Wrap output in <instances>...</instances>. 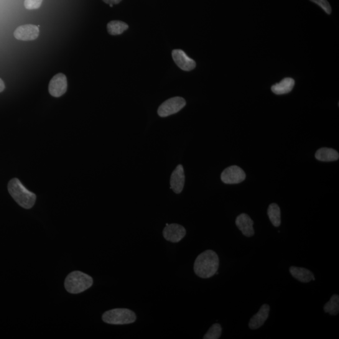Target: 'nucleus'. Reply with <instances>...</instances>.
Listing matches in <instances>:
<instances>
[{
	"label": "nucleus",
	"mask_w": 339,
	"mask_h": 339,
	"mask_svg": "<svg viewBox=\"0 0 339 339\" xmlns=\"http://www.w3.org/2000/svg\"><path fill=\"white\" fill-rule=\"evenodd\" d=\"M267 215L273 225L279 227L281 224V211L277 204L270 205L267 210Z\"/></svg>",
	"instance_id": "nucleus-17"
},
{
	"label": "nucleus",
	"mask_w": 339,
	"mask_h": 339,
	"mask_svg": "<svg viewBox=\"0 0 339 339\" xmlns=\"http://www.w3.org/2000/svg\"><path fill=\"white\" fill-rule=\"evenodd\" d=\"M93 284V280L89 275L81 272H73L65 280L66 290L71 294H80L86 291Z\"/></svg>",
	"instance_id": "nucleus-3"
},
{
	"label": "nucleus",
	"mask_w": 339,
	"mask_h": 339,
	"mask_svg": "<svg viewBox=\"0 0 339 339\" xmlns=\"http://www.w3.org/2000/svg\"><path fill=\"white\" fill-rule=\"evenodd\" d=\"M310 1L314 3V4H317L320 8L323 10L326 14L330 15L332 13V9L327 0H310Z\"/></svg>",
	"instance_id": "nucleus-21"
},
{
	"label": "nucleus",
	"mask_w": 339,
	"mask_h": 339,
	"mask_svg": "<svg viewBox=\"0 0 339 339\" xmlns=\"http://www.w3.org/2000/svg\"><path fill=\"white\" fill-rule=\"evenodd\" d=\"M14 35L15 39L22 41L34 40L39 37V28L32 24L22 25L15 30Z\"/></svg>",
	"instance_id": "nucleus-8"
},
{
	"label": "nucleus",
	"mask_w": 339,
	"mask_h": 339,
	"mask_svg": "<svg viewBox=\"0 0 339 339\" xmlns=\"http://www.w3.org/2000/svg\"><path fill=\"white\" fill-rule=\"evenodd\" d=\"M294 86L295 81L293 79L285 78L281 82L273 86L272 91L273 93L277 95H282V94H288L291 92Z\"/></svg>",
	"instance_id": "nucleus-15"
},
{
	"label": "nucleus",
	"mask_w": 339,
	"mask_h": 339,
	"mask_svg": "<svg viewBox=\"0 0 339 339\" xmlns=\"http://www.w3.org/2000/svg\"><path fill=\"white\" fill-rule=\"evenodd\" d=\"M104 3H106V4L110 5V7H113L114 5H117L119 4L122 0H103Z\"/></svg>",
	"instance_id": "nucleus-23"
},
{
	"label": "nucleus",
	"mask_w": 339,
	"mask_h": 339,
	"mask_svg": "<svg viewBox=\"0 0 339 339\" xmlns=\"http://www.w3.org/2000/svg\"><path fill=\"white\" fill-rule=\"evenodd\" d=\"M269 311L270 307L268 305H262L259 312L249 320V327L252 330H256L262 327L269 317Z\"/></svg>",
	"instance_id": "nucleus-13"
},
{
	"label": "nucleus",
	"mask_w": 339,
	"mask_h": 339,
	"mask_svg": "<svg viewBox=\"0 0 339 339\" xmlns=\"http://www.w3.org/2000/svg\"><path fill=\"white\" fill-rule=\"evenodd\" d=\"M219 266L218 255L213 250H206L198 255L195 260L193 270L198 277L210 279L216 275Z\"/></svg>",
	"instance_id": "nucleus-1"
},
{
	"label": "nucleus",
	"mask_w": 339,
	"mask_h": 339,
	"mask_svg": "<svg viewBox=\"0 0 339 339\" xmlns=\"http://www.w3.org/2000/svg\"><path fill=\"white\" fill-rule=\"evenodd\" d=\"M315 158L319 161L333 162L338 159L339 155L335 150L322 148L316 152Z\"/></svg>",
	"instance_id": "nucleus-16"
},
{
	"label": "nucleus",
	"mask_w": 339,
	"mask_h": 339,
	"mask_svg": "<svg viewBox=\"0 0 339 339\" xmlns=\"http://www.w3.org/2000/svg\"><path fill=\"white\" fill-rule=\"evenodd\" d=\"M104 322L112 325H126L134 323L137 316L132 310L127 308H115L107 311L103 315Z\"/></svg>",
	"instance_id": "nucleus-4"
},
{
	"label": "nucleus",
	"mask_w": 339,
	"mask_h": 339,
	"mask_svg": "<svg viewBox=\"0 0 339 339\" xmlns=\"http://www.w3.org/2000/svg\"><path fill=\"white\" fill-rule=\"evenodd\" d=\"M5 88V83L4 81H3L2 79H0V93H2V91H4Z\"/></svg>",
	"instance_id": "nucleus-24"
},
{
	"label": "nucleus",
	"mask_w": 339,
	"mask_h": 339,
	"mask_svg": "<svg viewBox=\"0 0 339 339\" xmlns=\"http://www.w3.org/2000/svg\"><path fill=\"white\" fill-rule=\"evenodd\" d=\"M163 235L168 241L178 243L185 236L186 230L184 227L180 224H168L163 231Z\"/></svg>",
	"instance_id": "nucleus-9"
},
{
	"label": "nucleus",
	"mask_w": 339,
	"mask_h": 339,
	"mask_svg": "<svg viewBox=\"0 0 339 339\" xmlns=\"http://www.w3.org/2000/svg\"><path fill=\"white\" fill-rule=\"evenodd\" d=\"M290 273L295 279L305 284L315 280L313 273L305 267L291 266L290 267Z\"/></svg>",
	"instance_id": "nucleus-14"
},
{
	"label": "nucleus",
	"mask_w": 339,
	"mask_h": 339,
	"mask_svg": "<svg viewBox=\"0 0 339 339\" xmlns=\"http://www.w3.org/2000/svg\"><path fill=\"white\" fill-rule=\"evenodd\" d=\"M172 57L176 64L181 70L190 71L194 70L196 63L192 58L188 57L182 50L175 49L172 51Z\"/></svg>",
	"instance_id": "nucleus-10"
},
{
	"label": "nucleus",
	"mask_w": 339,
	"mask_h": 339,
	"mask_svg": "<svg viewBox=\"0 0 339 339\" xmlns=\"http://www.w3.org/2000/svg\"><path fill=\"white\" fill-rule=\"evenodd\" d=\"M221 178L226 184H236L245 180L246 173L240 167L233 165L223 171L221 173Z\"/></svg>",
	"instance_id": "nucleus-7"
},
{
	"label": "nucleus",
	"mask_w": 339,
	"mask_h": 339,
	"mask_svg": "<svg viewBox=\"0 0 339 339\" xmlns=\"http://www.w3.org/2000/svg\"><path fill=\"white\" fill-rule=\"evenodd\" d=\"M185 105L186 101L184 99L181 97H174L167 99L160 106L158 109V114L160 117L165 118L177 113L184 108Z\"/></svg>",
	"instance_id": "nucleus-5"
},
{
	"label": "nucleus",
	"mask_w": 339,
	"mask_h": 339,
	"mask_svg": "<svg viewBox=\"0 0 339 339\" xmlns=\"http://www.w3.org/2000/svg\"><path fill=\"white\" fill-rule=\"evenodd\" d=\"M43 0H25L24 6L28 10L39 9Z\"/></svg>",
	"instance_id": "nucleus-22"
},
{
	"label": "nucleus",
	"mask_w": 339,
	"mask_h": 339,
	"mask_svg": "<svg viewBox=\"0 0 339 339\" xmlns=\"http://www.w3.org/2000/svg\"><path fill=\"white\" fill-rule=\"evenodd\" d=\"M8 190L15 202L23 208L29 210L34 206L36 195L27 189L18 178L10 181Z\"/></svg>",
	"instance_id": "nucleus-2"
},
{
	"label": "nucleus",
	"mask_w": 339,
	"mask_h": 339,
	"mask_svg": "<svg viewBox=\"0 0 339 339\" xmlns=\"http://www.w3.org/2000/svg\"><path fill=\"white\" fill-rule=\"evenodd\" d=\"M325 313L331 315H337L339 312V297L338 295H333L330 300L323 307Z\"/></svg>",
	"instance_id": "nucleus-19"
},
{
	"label": "nucleus",
	"mask_w": 339,
	"mask_h": 339,
	"mask_svg": "<svg viewBox=\"0 0 339 339\" xmlns=\"http://www.w3.org/2000/svg\"><path fill=\"white\" fill-rule=\"evenodd\" d=\"M67 89V80L62 73H58L53 76L48 85V91L51 96L59 98L66 93Z\"/></svg>",
	"instance_id": "nucleus-6"
},
{
	"label": "nucleus",
	"mask_w": 339,
	"mask_h": 339,
	"mask_svg": "<svg viewBox=\"0 0 339 339\" xmlns=\"http://www.w3.org/2000/svg\"><path fill=\"white\" fill-rule=\"evenodd\" d=\"M184 184V170L182 165H178L171 175L170 188L175 193H180L182 192Z\"/></svg>",
	"instance_id": "nucleus-11"
},
{
	"label": "nucleus",
	"mask_w": 339,
	"mask_h": 339,
	"mask_svg": "<svg viewBox=\"0 0 339 339\" xmlns=\"http://www.w3.org/2000/svg\"><path fill=\"white\" fill-rule=\"evenodd\" d=\"M253 221L246 214H241L237 217L236 224L244 236L251 237L254 234Z\"/></svg>",
	"instance_id": "nucleus-12"
},
{
	"label": "nucleus",
	"mask_w": 339,
	"mask_h": 339,
	"mask_svg": "<svg viewBox=\"0 0 339 339\" xmlns=\"http://www.w3.org/2000/svg\"><path fill=\"white\" fill-rule=\"evenodd\" d=\"M128 29V25L126 23L121 21H111L107 25V29L109 34L112 35H118L123 34L124 31Z\"/></svg>",
	"instance_id": "nucleus-18"
},
{
	"label": "nucleus",
	"mask_w": 339,
	"mask_h": 339,
	"mask_svg": "<svg viewBox=\"0 0 339 339\" xmlns=\"http://www.w3.org/2000/svg\"><path fill=\"white\" fill-rule=\"evenodd\" d=\"M222 334V327L219 323H214L206 333L205 339H218Z\"/></svg>",
	"instance_id": "nucleus-20"
}]
</instances>
